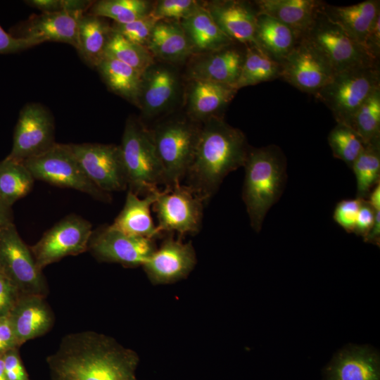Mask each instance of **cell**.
<instances>
[{
	"instance_id": "cell-10",
	"label": "cell",
	"mask_w": 380,
	"mask_h": 380,
	"mask_svg": "<svg viewBox=\"0 0 380 380\" xmlns=\"http://www.w3.org/2000/svg\"><path fill=\"white\" fill-rule=\"evenodd\" d=\"M0 265L3 274L15 284L20 295L45 297L48 288L42 271L37 267L30 248L14 224L0 233Z\"/></svg>"
},
{
	"instance_id": "cell-52",
	"label": "cell",
	"mask_w": 380,
	"mask_h": 380,
	"mask_svg": "<svg viewBox=\"0 0 380 380\" xmlns=\"http://www.w3.org/2000/svg\"><path fill=\"white\" fill-rule=\"evenodd\" d=\"M0 380H8L4 370L3 355L0 356Z\"/></svg>"
},
{
	"instance_id": "cell-21",
	"label": "cell",
	"mask_w": 380,
	"mask_h": 380,
	"mask_svg": "<svg viewBox=\"0 0 380 380\" xmlns=\"http://www.w3.org/2000/svg\"><path fill=\"white\" fill-rule=\"evenodd\" d=\"M8 316L19 346L45 334L54 323L51 308L38 295H20Z\"/></svg>"
},
{
	"instance_id": "cell-51",
	"label": "cell",
	"mask_w": 380,
	"mask_h": 380,
	"mask_svg": "<svg viewBox=\"0 0 380 380\" xmlns=\"http://www.w3.org/2000/svg\"><path fill=\"white\" fill-rule=\"evenodd\" d=\"M367 200L375 211L380 210V182L372 189Z\"/></svg>"
},
{
	"instance_id": "cell-18",
	"label": "cell",
	"mask_w": 380,
	"mask_h": 380,
	"mask_svg": "<svg viewBox=\"0 0 380 380\" xmlns=\"http://www.w3.org/2000/svg\"><path fill=\"white\" fill-rule=\"evenodd\" d=\"M203 4L220 28L234 42L237 41L246 46H258V12L249 2L222 0Z\"/></svg>"
},
{
	"instance_id": "cell-49",
	"label": "cell",
	"mask_w": 380,
	"mask_h": 380,
	"mask_svg": "<svg viewBox=\"0 0 380 380\" xmlns=\"http://www.w3.org/2000/svg\"><path fill=\"white\" fill-rule=\"evenodd\" d=\"M366 243L379 246L380 244V210L375 211L374 223L367 234L363 238Z\"/></svg>"
},
{
	"instance_id": "cell-2",
	"label": "cell",
	"mask_w": 380,
	"mask_h": 380,
	"mask_svg": "<svg viewBox=\"0 0 380 380\" xmlns=\"http://www.w3.org/2000/svg\"><path fill=\"white\" fill-rule=\"evenodd\" d=\"M251 147L243 132L221 116L208 119L201 125L186 185L206 204L226 176L243 167Z\"/></svg>"
},
{
	"instance_id": "cell-37",
	"label": "cell",
	"mask_w": 380,
	"mask_h": 380,
	"mask_svg": "<svg viewBox=\"0 0 380 380\" xmlns=\"http://www.w3.org/2000/svg\"><path fill=\"white\" fill-rule=\"evenodd\" d=\"M348 127L358 134L365 144L380 139V88L360 107Z\"/></svg>"
},
{
	"instance_id": "cell-20",
	"label": "cell",
	"mask_w": 380,
	"mask_h": 380,
	"mask_svg": "<svg viewBox=\"0 0 380 380\" xmlns=\"http://www.w3.org/2000/svg\"><path fill=\"white\" fill-rule=\"evenodd\" d=\"M178 90L175 72L155 63L142 74L139 108L146 118L158 115L173 103Z\"/></svg>"
},
{
	"instance_id": "cell-19",
	"label": "cell",
	"mask_w": 380,
	"mask_h": 380,
	"mask_svg": "<svg viewBox=\"0 0 380 380\" xmlns=\"http://www.w3.org/2000/svg\"><path fill=\"white\" fill-rule=\"evenodd\" d=\"M244 58L245 51L233 44L217 51L196 55L189 65L186 77L189 80L209 81L234 88Z\"/></svg>"
},
{
	"instance_id": "cell-35",
	"label": "cell",
	"mask_w": 380,
	"mask_h": 380,
	"mask_svg": "<svg viewBox=\"0 0 380 380\" xmlns=\"http://www.w3.org/2000/svg\"><path fill=\"white\" fill-rule=\"evenodd\" d=\"M152 5L146 0H101L94 1L89 13L125 24L148 15Z\"/></svg>"
},
{
	"instance_id": "cell-38",
	"label": "cell",
	"mask_w": 380,
	"mask_h": 380,
	"mask_svg": "<svg viewBox=\"0 0 380 380\" xmlns=\"http://www.w3.org/2000/svg\"><path fill=\"white\" fill-rule=\"evenodd\" d=\"M327 139L333 156L350 169L365 146L353 129L340 123L330 131Z\"/></svg>"
},
{
	"instance_id": "cell-8",
	"label": "cell",
	"mask_w": 380,
	"mask_h": 380,
	"mask_svg": "<svg viewBox=\"0 0 380 380\" xmlns=\"http://www.w3.org/2000/svg\"><path fill=\"white\" fill-rule=\"evenodd\" d=\"M205 203L186 184H177L165 186L157 193L152 205L158 224V232L180 236L197 234L202 224Z\"/></svg>"
},
{
	"instance_id": "cell-5",
	"label": "cell",
	"mask_w": 380,
	"mask_h": 380,
	"mask_svg": "<svg viewBox=\"0 0 380 380\" xmlns=\"http://www.w3.org/2000/svg\"><path fill=\"white\" fill-rule=\"evenodd\" d=\"M379 88V64H372L334 75L315 96L331 110L337 123L348 126L360 107Z\"/></svg>"
},
{
	"instance_id": "cell-14",
	"label": "cell",
	"mask_w": 380,
	"mask_h": 380,
	"mask_svg": "<svg viewBox=\"0 0 380 380\" xmlns=\"http://www.w3.org/2000/svg\"><path fill=\"white\" fill-rule=\"evenodd\" d=\"M281 64V77L301 91L317 94L334 76L319 52L304 39H300Z\"/></svg>"
},
{
	"instance_id": "cell-41",
	"label": "cell",
	"mask_w": 380,
	"mask_h": 380,
	"mask_svg": "<svg viewBox=\"0 0 380 380\" xmlns=\"http://www.w3.org/2000/svg\"><path fill=\"white\" fill-rule=\"evenodd\" d=\"M363 199H344L339 201L334 209V221L348 233L355 229L356 218Z\"/></svg>"
},
{
	"instance_id": "cell-23",
	"label": "cell",
	"mask_w": 380,
	"mask_h": 380,
	"mask_svg": "<svg viewBox=\"0 0 380 380\" xmlns=\"http://www.w3.org/2000/svg\"><path fill=\"white\" fill-rule=\"evenodd\" d=\"M189 82L186 92L187 112L189 118L196 122L220 116V112L237 92L233 87L223 84L198 80Z\"/></svg>"
},
{
	"instance_id": "cell-11",
	"label": "cell",
	"mask_w": 380,
	"mask_h": 380,
	"mask_svg": "<svg viewBox=\"0 0 380 380\" xmlns=\"http://www.w3.org/2000/svg\"><path fill=\"white\" fill-rule=\"evenodd\" d=\"M92 233L87 220L74 215L65 217L30 247L37 267L42 271L64 257L86 251Z\"/></svg>"
},
{
	"instance_id": "cell-16",
	"label": "cell",
	"mask_w": 380,
	"mask_h": 380,
	"mask_svg": "<svg viewBox=\"0 0 380 380\" xmlns=\"http://www.w3.org/2000/svg\"><path fill=\"white\" fill-rule=\"evenodd\" d=\"M196 263L191 242L183 243L181 238L167 236L160 248L143 265L151 282L169 284L186 277Z\"/></svg>"
},
{
	"instance_id": "cell-26",
	"label": "cell",
	"mask_w": 380,
	"mask_h": 380,
	"mask_svg": "<svg viewBox=\"0 0 380 380\" xmlns=\"http://www.w3.org/2000/svg\"><path fill=\"white\" fill-rule=\"evenodd\" d=\"M379 356L366 347H352L335 356L327 368V380H379Z\"/></svg>"
},
{
	"instance_id": "cell-3",
	"label": "cell",
	"mask_w": 380,
	"mask_h": 380,
	"mask_svg": "<svg viewBox=\"0 0 380 380\" xmlns=\"http://www.w3.org/2000/svg\"><path fill=\"white\" fill-rule=\"evenodd\" d=\"M242 199L252 229L260 232L269 210L281 198L287 181L286 158L280 147H251L245 164Z\"/></svg>"
},
{
	"instance_id": "cell-1",
	"label": "cell",
	"mask_w": 380,
	"mask_h": 380,
	"mask_svg": "<svg viewBox=\"0 0 380 380\" xmlns=\"http://www.w3.org/2000/svg\"><path fill=\"white\" fill-rule=\"evenodd\" d=\"M46 362L53 380H138L137 354L93 331L65 336Z\"/></svg>"
},
{
	"instance_id": "cell-34",
	"label": "cell",
	"mask_w": 380,
	"mask_h": 380,
	"mask_svg": "<svg viewBox=\"0 0 380 380\" xmlns=\"http://www.w3.org/2000/svg\"><path fill=\"white\" fill-rule=\"evenodd\" d=\"M351 169L356 179V198L367 200L380 182V139L365 144Z\"/></svg>"
},
{
	"instance_id": "cell-4",
	"label": "cell",
	"mask_w": 380,
	"mask_h": 380,
	"mask_svg": "<svg viewBox=\"0 0 380 380\" xmlns=\"http://www.w3.org/2000/svg\"><path fill=\"white\" fill-rule=\"evenodd\" d=\"M120 146L129 191L146 196L165 186L164 170L149 129L141 122L134 117L127 119Z\"/></svg>"
},
{
	"instance_id": "cell-28",
	"label": "cell",
	"mask_w": 380,
	"mask_h": 380,
	"mask_svg": "<svg viewBox=\"0 0 380 380\" xmlns=\"http://www.w3.org/2000/svg\"><path fill=\"white\" fill-rule=\"evenodd\" d=\"M146 48L154 58L169 63H181L193 55L179 22L161 20L156 23Z\"/></svg>"
},
{
	"instance_id": "cell-27",
	"label": "cell",
	"mask_w": 380,
	"mask_h": 380,
	"mask_svg": "<svg viewBox=\"0 0 380 380\" xmlns=\"http://www.w3.org/2000/svg\"><path fill=\"white\" fill-rule=\"evenodd\" d=\"M158 192L140 198L128 191L122 210L110 226L129 236L150 239L160 236L151 215V206L156 201Z\"/></svg>"
},
{
	"instance_id": "cell-39",
	"label": "cell",
	"mask_w": 380,
	"mask_h": 380,
	"mask_svg": "<svg viewBox=\"0 0 380 380\" xmlns=\"http://www.w3.org/2000/svg\"><path fill=\"white\" fill-rule=\"evenodd\" d=\"M201 4L195 0H160L153 4L149 15L155 21L179 22L194 12Z\"/></svg>"
},
{
	"instance_id": "cell-6",
	"label": "cell",
	"mask_w": 380,
	"mask_h": 380,
	"mask_svg": "<svg viewBox=\"0 0 380 380\" xmlns=\"http://www.w3.org/2000/svg\"><path fill=\"white\" fill-rule=\"evenodd\" d=\"M201 125L191 119L173 118L149 129L164 170L165 186L181 184L193 161Z\"/></svg>"
},
{
	"instance_id": "cell-42",
	"label": "cell",
	"mask_w": 380,
	"mask_h": 380,
	"mask_svg": "<svg viewBox=\"0 0 380 380\" xmlns=\"http://www.w3.org/2000/svg\"><path fill=\"white\" fill-rule=\"evenodd\" d=\"M20 296L15 284L4 274H0V317L8 315Z\"/></svg>"
},
{
	"instance_id": "cell-45",
	"label": "cell",
	"mask_w": 380,
	"mask_h": 380,
	"mask_svg": "<svg viewBox=\"0 0 380 380\" xmlns=\"http://www.w3.org/2000/svg\"><path fill=\"white\" fill-rule=\"evenodd\" d=\"M16 336L8 315L0 317V356L14 348H18Z\"/></svg>"
},
{
	"instance_id": "cell-15",
	"label": "cell",
	"mask_w": 380,
	"mask_h": 380,
	"mask_svg": "<svg viewBox=\"0 0 380 380\" xmlns=\"http://www.w3.org/2000/svg\"><path fill=\"white\" fill-rule=\"evenodd\" d=\"M156 248L154 239L129 236L110 225L93 232L88 246L98 260L127 267L143 265Z\"/></svg>"
},
{
	"instance_id": "cell-33",
	"label": "cell",
	"mask_w": 380,
	"mask_h": 380,
	"mask_svg": "<svg viewBox=\"0 0 380 380\" xmlns=\"http://www.w3.org/2000/svg\"><path fill=\"white\" fill-rule=\"evenodd\" d=\"M34 179L21 162L7 159L0 161V199L11 205L32 190Z\"/></svg>"
},
{
	"instance_id": "cell-50",
	"label": "cell",
	"mask_w": 380,
	"mask_h": 380,
	"mask_svg": "<svg viewBox=\"0 0 380 380\" xmlns=\"http://www.w3.org/2000/svg\"><path fill=\"white\" fill-rule=\"evenodd\" d=\"M13 224L11 206L0 199V233Z\"/></svg>"
},
{
	"instance_id": "cell-29",
	"label": "cell",
	"mask_w": 380,
	"mask_h": 380,
	"mask_svg": "<svg viewBox=\"0 0 380 380\" xmlns=\"http://www.w3.org/2000/svg\"><path fill=\"white\" fill-rule=\"evenodd\" d=\"M112 27L104 18L84 13L78 20V52L90 66L96 68L105 56Z\"/></svg>"
},
{
	"instance_id": "cell-53",
	"label": "cell",
	"mask_w": 380,
	"mask_h": 380,
	"mask_svg": "<svg viewBox=\"0 0 380 380\" xmlns=\"http://www.w3.org/2000/svg\"><path fill=\"white\" fill-rule=\"evenodd\" d=\"M3 274V272H2V269H1V265H0V274Z\"/></svg>"
},
{
	"instance_id": "cell-7",
	"label": "cell",
	"mask_w": 380,
	"mask_h": 380,
	"mask_svg": "<svg viewBox=\"0 0 380 380\" xmlns=\"http://www.w3.org/2000/svg\"><path fill=\"white\" fill-rule=\"evenodd\" d=\"M34 179L52 185L70 188L102 201L111 200L86 176L70 144L54 143L42 153L22 162Z\"/></svg>"
},
{
	"instance_id": "cell-13",
	"label": "cell",
	"mask_w": 380,
	"mask_h": 380,
	"mask_svg": "<svg viewBox=\"0 0 380 380\" xmlns=\"http://www.w3.org/2000/svg\"><path fill=\"white\" fill-rule=\"evenodd\" d=\"M54 122L50 112L39 103H29L20 110L7 159L23 162L54 144Z\"/></svg>"
},
{
	"instance_id": "cell-22",
	"label": "cell",
	"mask_w": 380,
	"mask_h": 380,
	"mask_svg": "<svg viewBox=\"0 0 380 380\" xmlns=\"http://www.w3.org/2000/svg\"><path fill=\"white\" fill-rule=\"evenodd\" d=\"M324 2L317 0H258V15H266L290 27L299 39L312 27Z\"/></svg>"
},
{
	"instance_id": "cell-43",
	"label": "cell",
	"mask_w": 380,
	"mask_h": 380,
	"mask_svg": "<svg viewBox=\"0 0 380 380\" xmlns=\"http://www.w3.org/2000/svg\"><path fill=\"white\" fill-rule=\"evenodd\" d=\"M4 370L8 380H30L18 348L3 355Z\"/></svg>"
},
{
	"instance_id": "cell-47",
	"label": "cell",
	"mask_w": 380,
	"mask_h": 380,
	"mask_svg": "<svg viewBox=\"0 0 380 380\" xmlns=\"http://www.w3.org/2000/svg\"><path fill=\"white\" fill-rule=\"evenodd\" d=\"M364 49L367 55L379 62L380 56V15L377 17L366 37Z\"/></svg>"
},
{
	"instance_id": "cell-46",
	"label": "cell",
	"mask_w": 380,
	"mask_h": 380,
	"mask_svg": "<svg viewBox=\"0 0 380 380\" xmlns=\"http://www.w3.org/2000/svg\"><path fill=\"white\" fill-rule=\"evenodd\" d=\"M32 46L28 40L13 37L0 25V53H13Z\"/></svg>"
},
{
	"instance_id": "cell-30",
	"label": "cell",
	"mask_w": 380,
	"mask_h": 380,
	"mask_svg": "<svg viewBox=\"0 0 380 380\" xmlns=\"http://www.w3.org/2000/svg\"><path fill=\"white\" fill-rule=\"evenodd\" d=\"M299 41L288 26L266 15L257 18V45L274 61L281 63Z\"/></svg>"
},
{
	"instance_id": "cell-9",
	"label": "cell",
	"mask_w": 380,
	"mask_h": 380,
	"mask_svg": "<svg viewBox=\"0 0 380 380\" xmlns=\"http://www.w3.org/2000/svg\"><path fill=\"white\" fill-rule=\"evenodd\" d=\"M300 39L306 40L319 52L334 75L358 66L379 64L367 55L362 46L320 12Z\"/></svg>"
},
{
	"instance_id": "cell-24",
	"label": "cell",
	"mask_w": 380,
	"mask_h": 380,
	"mask_svg": "<svg viewBox=\"0 0 380 380\" xmlns=\"http://www.w3.org/2000/svg\"><path fill=\"white\" fill-rule=\"evenodd\" d=\"M320 13L364 49L367 33L380 15V1L367 0L347 6H336L324 2Z\"/></svg>"
},
{
	"instance_id": "cell-44",
	"label": "cell",
	"mask_w": 380,
	"mask_h": 380,
	"mask_svg": "<svg viewBox=\"0 0 380 380\" xmlns=\"http://www.w3.org/2000/svg\"><path fill=\"white\" fill-rule=\"evenodd\" d=\"M375 210L367 200H362L356 218L354 233L363 238L367 234L374 223Z\"/></svg>"
},
{
	"instance_id": "cell-31",
	"label": "cell",
	"mask_w": 380,
	"mask_h": 380,
	"mask_svg": "<svg viewBox=\"0 0 380 380\" xmlns=\"http://www.w3.org/2000/svg\"><path fill=\"white\" fill-rule=\"evenodd\" d=\"M108 88L139 108L142 73L110 57L96 67Z\"/></svg>"
},
{
	"instance_id": "cell-25",
	"label": "cell",
	"mask_w": 380,
	"mask_h": 380,
	"mask_svg": "<svg viewBox=\"0 0 380 380\" xmlns=\"http://www.w3.org/2000/svg\"><path fill=\"white\" fill-rule=\"evenodd\" d=\"M179 23L194 56L217 51L234 42L220 28L202 2Z\"/></svg>"
},
{
	"instance_id": "cell-12",
	"label": "cell",
	"mask_w": 380,
	"mask_h": 380,
	"mask_svg": "<svg viewBox=\"0 0 380 380\" xmlns=\"http://www.w3.org/2000/svg\"><path fill=\"white\" fill-rule=\"evenodd\" d=\"M70 146L86 176L100 190L109 194L127 187L120 145L85 143Z\"/></svg>"
},
{
	"instance_id": "cell-36",
	"label": "cell",
	"mask_w": 380,
	"mask_h": 380,
	"mask_svg": "<svg viewBox=\"0 0 380 380\" xmlns=\"http://www.w3.org/2000/svg\"><path fill=\"white\" fill-rule=\"evenodd\" d=\"M104 56L116 59L142 74L155 63L154 57L146 47L131 42L113 31L107 44Z\"/></svg>"
},
{
	"instance_id": "cell-32",
	"label": "cell",
	"mask_w": 380,
	"mask_h": 380,
	"mask_svg": "<svg viewBox=\"0 0 380 380\" xmlns=\"http://www.w3.org/2000/svg\"><path fill=\"white\" fill-rule=\"evenodd\" d=\"M245 58L234 85L239 89L272 81L281 77V64L255 45L246 46Z\"/></svg>"
},
{
	"instance_id": "cell-40",
	"label": "cell",
	"mask_w": 380,
	"mask_h": 380,
	"mask_svg": "<svg viewBox=\"0 0 380 380\" xmlns=\"http://www.w3.org/2000/svg\"><path fill=\"white\" fill-rule=\"evenodd\" d=\"M156 23L148 14L128 23H114L111 27L113 32L120 34L131 42L146 47Z\"/></svg>"
},
{
	"instance_id": "cell-48",
	"label": "cell",
	"mask_w": 380,
	"mask_h": 380,
	"mask_svg": "<svg viewBox=\"0 0 380 380\" xmlns=\"http://www.w3.org/2000/svg\"><path fill=\"white\" fill-rule=\"evenodd\" d=\"M25 3L42 13H56L65 11L64 0H30Z\"/></svg>"
},
{
	"instance_id": "cell-17",
	"label": "cell",
	"mask_w": 380,
	"mask_h": 380,
	"mask_svg": "<svg viewBox=\"0 0 380 380\" xmlns=\"http://www.w3.org/2000/svg\"><path fill=\"white\" fill-rule=\"evenodd\" d=\"M84 13L69 11L33 15L15 28L11 34L34 46L46 42L68 44L78 49V20Z\"/></svg>"
}]
</instances>
